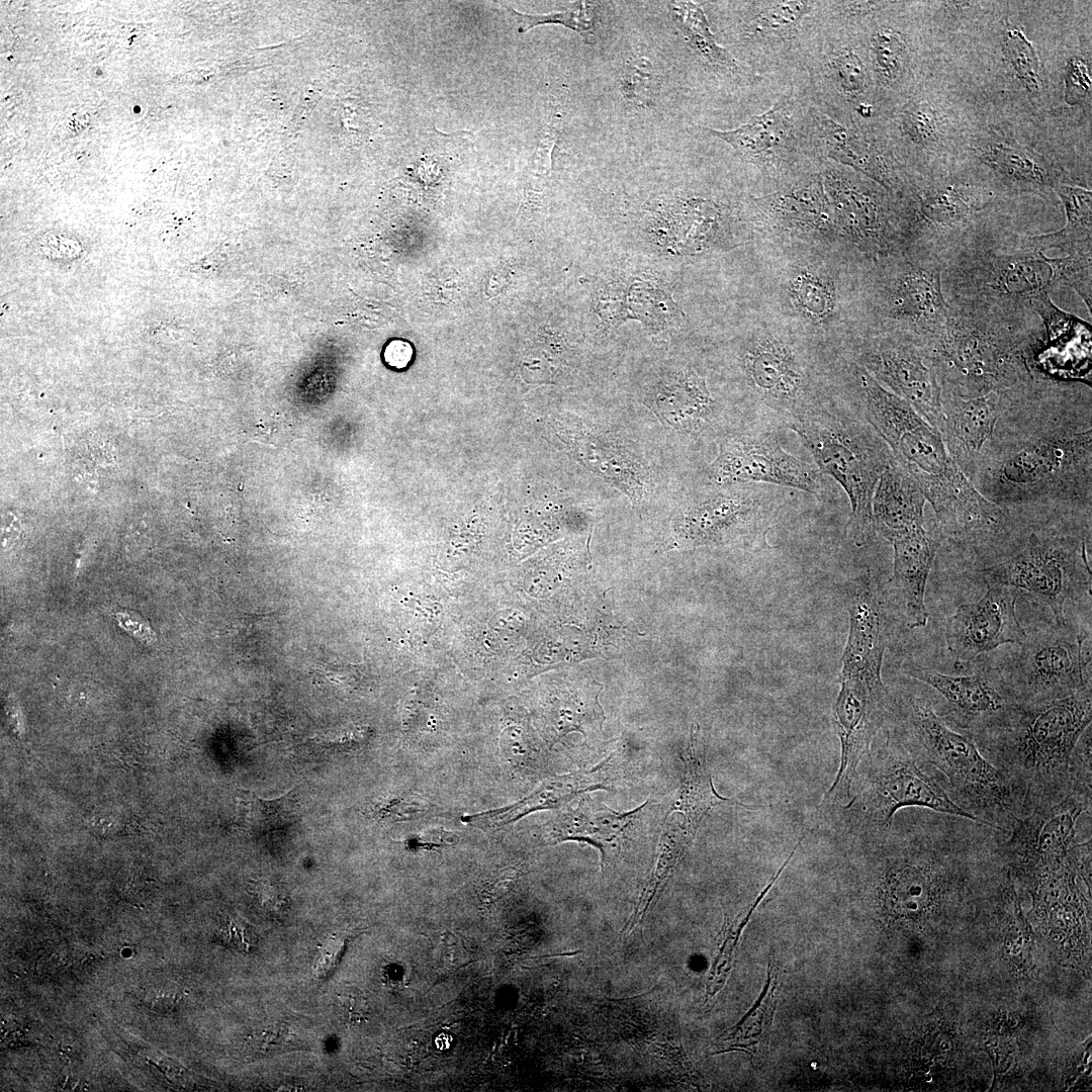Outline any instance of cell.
<instances>
[{
  "label": "cell",
  "instance_id": "4dcf8cb0",
  "mask_svg": "<svg viewBox=\"0 0 1092 1092\" xmlns=\"http://www.w3.org/2000/svg\"><path fill=\"white\" fill-rule=\"evenodd\" d=\"M788 117L787 101L784 100L736 128L706 129L729 144L740 156L757 158L780 144L787 131Z\"/></svg>",
  "mask_w": 1092,
  "mask_h": 1092
},
{
  "label": "cell",
  "instance_id": "60d3db41",
  "mask_svg": "<svg viewBox=\"0 0 1092 1092\" xmlns=\"http://www.w3.org/2000/svg\"><path fill=\"white\" fill-rule=\"evenodd\" d=\"M763 5L747 26L752 36H764L794 28L812 9L808 1H772Z\"/></svg>",
  "mask_w": 1092,
  "mask_h": 1092
},
{
  "label": "cell",
  "instance_id": "ac0fdd59",
  "mask_svg": "<svg viewBox=\"0 0 1092 1092\" xmlns=\"http://www.w3.org/2000/svg\"><path fill=\"white\" fill-rule=\"evenodd\" d=\"M566 443L581 465L624 493L634 507L649 502L651 472L631 442L604 426L589 423L568 433Z\"/></svg>",
  "mask_w": 1092,
  "mask_h": 1092
},
{
  "label": "cell",
  "instance_id": "816d5d0a",
  "mask_svg": "<svg viewBox=\"0 0 1092 1092\" xmlns=\"http://www.w3.org/2000/svg\"><path fill=\"white\" fill-rule=\"evenodd\" d=\"M408 350H411V348L408 346H404V345L402 346V344H401V346H398L397 343L395 345L391 344L388 347V349L386 350V360L388 361L389 364H391L393 366L403 367V366H405L407 364L411 356L410 355H400V353H403V352L408 351Z\"/></svg>",
  "mask_w": 1092,
  "mask_h": 1092
},
{
  "label": "cell",
  "instance_id": "9c48e42d",
  "mask_svg": "<svg viewBox=\"0 0 1092 1092\" xmlns=\"http://www.w3.org/2000/svg\"><path fill=\"white\" fill-rule=\"evenodd\" d=\"M934 769L899 726L882 728L856 764L846 795L845 809L861 834L890 829L896 813L909 807L981 822L949 797Z\"/></svg>",
  "mask_w": 1092,
  "mask_h": 1092
},
{
  "label": "cell",
  "instance_id": "74e56055",
  "mask_svg": "<svg viewBox=\"0 0 1092 1092\" xmlns=\"http://www.w3.org/2000/svg\"><path fill=\"white\" fill-rule=\"evenodd\" d=\"M795 307L812 321H826L835 305L834 286L829 278L810 269L799 270L790 283Z\"/></svg>",
  "mask_w": 1092,
  "mask_h": 1092
},
{
  "label": "cell",
  "instance_id": "2e32d148",
  "mask_svg": "<svg viewBox=\"0 0 1092 1092\" xmlns=\"http://www.w3.org/2000/svg\"><path fill=\"white\" fill-rule=\"evenodd\" d=\"M1091 790L1074 788L1059 802L1021 817L1002 841V858L1030 875L1045 877L1067 860L1077 842L1079 819L1091 815Z\"/></svg>",
  "mask_w": 1092,
  "mask_h": 1092
},
{
  "label": "cell",
  "instance_id": "7dc6e473",
  "mask_svg": "<svg viewBox=\"0 0 1092 1092\" xmlns=\"http://www.w3.org/2000/svg\"><path fill=\"white\" fill-rule=\"evenodd\" d=\"M1091 89V77L1086 63L1080 58L1069 61L1066 74V101L1070 104L1080 102Z\"/></svg>",
  "mask_w": 1092,
  "mask_h": 1092
},
{
  "label": "cell",
  "instance_id": "603a6c76",
  "mask_svg": "<svg viewBox=\"0 0 1092 1092\" xmlns=\"http://www.w3.org/2000/svg\"><path fill=\"white\" fill-rule=\"evenodd\" d=\"M894 549L891 582L899 590L910 628L925 627L928 612L924 597L927 578L939 548V541L918 526L890 542Z\"/></svg>",
  "mask_w": 1092,
  "mask_h": 1092
},
{
  "label": "cell",
  "instance_id": "f1b7e54d",
  "mask_svg": "<svg viewBox=\"0 0 1092 1092\" xmlns=\"http://www.w3.org/2000/svg\"><path fill=\"white\" fill-rule=\"evenodd\" d=\"M781 970L769 961L767 980L759 997L727 1037L729 1051H742L754 1060L764 1057L770 1037L775 1011L781 993Z\"/></svg>",
  "mask_w": 1092,
  "mask_h": 1092
},
{
  "label": "cell",
  "instance_id": "d4e9b609",
  "mask_svg": "<svg viewBox=\"0 0 1092 1092\" xmlns=\"http://www.w3.org/2000/svg\"><path fill=\"white\" fill-rule=\"evenodd\" d=\"M925 503L920 488L893 459L874 492L872 511L875 531L891 542L923 526Z\"/></svg>",
  "mask_w": 1092,
  "mask_h": 1092
},
{
  "label": "cell",
  "instance_id": "5bb4252c",
  "mask_svg": "<svg viewBox=\"0 0 1092 1092\" xmlns=\"http://www.w3.org/2000/svg\"><path fill=\"white\" fill-rule=\"evenodd\" d=\"M856 365L882 386L906 400L941 436V385L926 348L903 333H881L856 350Z\"/></svg>",
  "mask_w": 1092,
  "mask_h": 1092
},
{
  "label": "cell",
  "instance_id": "83f0119b",
  "mask_svg": "<svg viewBox=\"0 0 1092 1092\" xmlns=\"http://www.w3.org/2000/svg\"><path fill=\"white\" fill-rule=\"evenodd\" d=\"M1056 191L1064 203L1067 221L1055 233L1032 236L1045 251L1065 255H1092V193L1085 188L1059 183Z\"/></svg>",
  "mask_w": 1092,
  "mask_h": 1092
},
{
  "label": "cell",
  "instance_id": "7a4b0ae2",
  "mask_svg": "<svg viewBox=\"0 0 1092 1092\" xmlns=\"http://www.w3.org/2000/svg\"><path fill=\"white\" fill-rule=\"evenodd\" d=\"M852 387L867 421L930 504L941 539L953 547L972 546L1000 530L1006 512L978 492L950 457L938 431L856 364Z\"/></svg>",
  "mask_w": 1092,
  "mask_h": 1092
},
{
  "label": "cell",
  "instance_id": "44dd1931",
  "mask_svg": "<svg viewBox=\"0 0 1092 1092\" xmlns=\"http://www.w3.org/2000/svg\"><path fill=\"white\" fill-rule=\"evenodd\" d=\"M1009 390L962 397L941 389L942 438L950 457L968 479L993 435Z\"/></svg>",
  "mask_w": 1092,
  "mask_h": 1092
},
{
  "label": "cell",
  "instance_id": "d590c367",
  "mask_svg": "<svg viewBox=\"0 0 1092 1092\" xmlns=\"http://www.w3.org/2000/svg\"><path fill=\"white\" fill-rule=\"evenodd\" d=\"M800 845L801 841H798L796 846H794V848L791 850L789 856L786 858L785 862L781 866L779 871L767 883L766 887L747 906V908L741 911L732 922L727 923V921H725L722 929V944L718 950V953L712 965V969L707 980V991L710 997L715 996L725 985L732 967L734 951L744 927L749 921L757 905L765 897L775 882L781 876L784 869L788 866Z\"/></svg>",
  "mask_w": 1092,
  "mask_h": 1092
},
{
  "label": "cell",
  "instance_id": "f546056e",
  "mask_svg": "<svg viewBox=\"0 0 1092 1092\" xmlns=\"http://www.w3.org/2000/svg\"><path fill=\"white\" fill-rule=\"evenodd\" d=\"M821 129L830 158L868 175L888 190L898 186L896 176L875 150L852 130L829 118L822 119Z\"/></svg>",
  "mask_w": 1092,
  "mask_h": 1092
},
{
  "label": "cell",
  "instance_id": "c3c4849f",
  "mask_svg": "<svg viewBox=\"0 0 1092 1092\" xmlns=\"http://www.w3.org/2000/svg\"><path fill=\"white\" fill-rule=\"evenodd\" d=\"M254 895L260 906L269 913L279 914L287 907L288 897L284 890L270 882H257Z\"/></svg>",
  "mask_w": 1092,
  "mask_h": 1092
},
{
  "label": "cell",
  "instance_id": "7402d4cb",
  "mask_svg": "<svg viewBox=\"0 0 1092 1092\" xmlns=\"http://www.w3.org/2000/svg\"><path fill=\"white\" fill-rule=\"evenodd\" d=\"M925 682L943 697L956 723L971 735L1010 703L982 674L948 675L928 666H913L906 671Z\"/></svg>",
  "mask_w": 1092,
  "mask_h": 1092
},
{
  "label": "cell",
  "instance_id": "1f68e13d",
  "mask_svg": "<svg viewBox=\"0 0 1092 1092\" xmlns=\"http://www.w3.org/2000/svg\"><path fill=\"white\" fill-rule=\"evenodd\" d=\"M297 811L296 796L291 791L275 799H262L242 789L238 791L237 822L249 834L281 831L295 822Z\"/></svg>",
  "mask_w": 1092,
  "mask_h": 1092
},
{
  "label": "cell",
  "instance_id": "ee69618b",
  "mask_svg": "<svg viewBox=\"0 0 1092 1092\" xmlns=\"http://www.w3.org/2000/svg\"><path fill=\"white\" fill-rule=\"evenodd\" d=\"M831 67L842 91L853 97L866 88L867 74L859 57L852 51H843L831 60Z\"/></svg>",
  "mask_w": 1092,
  "mask_h": 1092
},
{
  "label": "cell",
  "instance_id": "52a82bcc",
  "mask_svg": "<svg viewBox=\"0 0 1092 1092\" xmlns=\"http://www.w3.org/2000/svg\"><path fill=\"white\" fill-rule=\"evenodd\" d=\"M893 715L923 758L942 775L949 797L982 823L1008 834L1023 816L1020 800L973 736L949 728L932 701L915 694L893 700Z\"/></svg>",
  "mask_w": 1092,
  "mask_h": 1092
},
{
  "label": "cell",
  "instance_id": "ab89813d",
  "mask_svg": "<svg viewBox=\"0 0 1092 1092\" xmlns=\"http://www.w3.org/2000/svg\"><path fill=\"white\" fill-rule=\"evenodd\" d=\"M619 83L624 100L631 107L647 109L655 105L661 81L648 59H629L622 70Z\"/></svg>",
  "mask_w": 1092,
  "mask_h": 1092
},
{
  "label": "cell",
  "instance_id": "277c9868",
  "mask_svg": "<svg viewBox=\"0 0 1092 1092\" xmlns=\"http://www.w3.org/2000/svg\"><path fill=\"white\" fill-rule=\"evenodd\" d=\"M1091 721L1088 686L1057 700L1010 702L972 736L983 755L1008 777L1025 816L1072 791L1073 753Z\"/></svg>",
  "mask_w": 1092,
  "mask_h": 1092
},
{
  "label": "cell",
  "instance_id": "7c38bea8",
  "mask_svg": "<svg viewBox=\"0 0 1092 1092\" xmlns=\"http://www.w3.org/2000/svg\"><path fill=\"white\" fill-rule=\"evenodd\" d=\"M745 382L758 405L755 424L788 429L799 418L829 401L818 387L806 357L791 343L760 336L740 359Z\"/></svg>",
  "mask_w": 1092,
  "mask_h": 1092
},
{
  "label": "cell",
  "instance_id": "30bf717a",
  "mask_svg": "<svg viewBox=\"0 0 1092 1092\" xmlns=\"http://www.w3.org/2000/svg\"><path fill=\"white\" fill-rule=\"evenodd\" d=\"M877 262L867 296L874 326L883 329L882 333L910 335L927 349L943 331L948 316L941 283L946 262L911 248Z\"/></svg>",
  "mask_w": 1092,
  "mask_h": 1092
},
{
  "label": "cell",
  "instance_id": "7bdbcfd3",
  "mask_svg": "<svg viewBox=\"0 0 1092 1092\" xmlns=\"http://www.w3.org/2000/svg\"><path fill=\"white\" fill-rule=\"evenodd\" d=\"M1005 49L1017 75L1030 89H1037L1039 84L1038 59L1032 44L1026 39L1021 30L1013 28L1007 31Z\"/></svg>",
  "mask_w": 1092,
  "mask_h": 1092
},
{
  "label": "cell",
  "instance_id": "9a60e30c",
  "mask_svg": "<svg viewBox=\"0 0 1092 1092\" xmlns=\"http://www.w3.org/2000/svg\"><path fill=\"white\" fill-rule=\"evenodd\" d=\"M1087 634L1062 626L1026 636L1008 701L1031 704L1070 696L1086 687L1083 644Z\"/></svg>",
  "mask_w": 1092,
  "mask_h": 1092
},
{
  "label": "cell",
  "instance_id": "484cf974",
  "mask_svg": "<svg viewBox=\"0 0 1092 1092\" xmlns=\"http://www.w3.org/2000/svg\"><path fill=\"white\" fill-rule=\"evenodd\" d=\"M684 774L677 795L669 809L681 815L688 830L695 837L708 813L719 806H741L755 809L739 801L720 796L713 785L707 765L705 746L698 724L691 727L689 743L682 757Z\"/></svg>",
  "mask_w": 1092,
  "mask_h": 1092
},
{
  "label": "cell",
  "instance_id": "8d00e7d4",
  "mask_svg": "<svg viewBox=\"0 0 1092 1092\" xmlns=\"http://www.w3.org/2000/svg\"><path fill=\"white\" fill-rule=\"evenodd\" d=\"M994 157L995 159H990V164L1015 188L1041 193L1049 187L1058 185L1051 169L1038 159H1032L1030 154L1015 149L998 148Z\"/></svg>",
  "mask_w": 1092,
  "mask_h": 1092
},
{
  "label": "cell",
  "instance_id": "cb8c5ba5",
  "mask_svg": "<svg viewBox=\"0 0 1092 1092\" xmlns=\"http://www.w3.org/2000/svg\"><path fill=\"white\" fill-rule=\"evenodd\" d=\"M645 805L617 812L584 796L575 810L560 818L551 836L555 841L576 840L594 845L600 850L604 871L611 850L623 844Z\"/></svg>",
  "mask_w": 1092,
  "mask_h": 1092
},
{
  "label": "cell",
  "instance_id": "8992f818",
  "mask_svg": "<svg viewBox=\"0 0 1092 1092\" xmlns=\"http://www.w3.org/2000/svg\"><path fill=\"white\" fill-rule=\"evenodd\" d=\"M1091 516L1007 513L1003 528L984 546L998 560L977 570L986 585L1030 593L1050 608L1056 625L1067 620L1064 606L1091 589L1087 536Z\"/></svg>",
  "mask_w": 1092,
  "mask_h": 1092
},
{
  "label": "cell",
  "instance_id": "f5cc1de1",
  "mask_svg": "<svg viewBox=\"0 0 1092 1092\" xmlns=\"http://www.w3.org/2000/svg\"><path fill=\"white\" fill-rule=\"evenodd\" d=\"M857 111L862 116H870L872 113V106L867 103H860L857 107Z\"/></svg>",
  "mask_w": 1092,
  "mask_h": 1092
},
{
  "label": "cell",
  "instance_id": "d6986e66",
  "mask_svg": "<svg viewBox=\"0 0 1092 1092\" xmlns=\"http://www.w3.org/2000/svg\"><path fill=\"white\" fill-rule=\"evenodd\" d=\"M643 403L665 429L691 438L708 434L721 420L706 378L691 367L661 373L645 387Z\"/></svg>",
  "mask_w": 1092,
  "mask_h": 1092
},
{
  "label": "cell",
  "instance_id": "d6a6232c",
  "mask_svg": "<svg viewBox=\"0 0 1092 1092\" xmlns=\"http://www.w3.org/2000/svg\"><path fill=\"white\" fill-rule=\"evenodd\" d=\"M820 183L792 189L775 200L776 211L794 230L826 233L833 230L835 218Z\"/></svg>",
  "mask_w": 1092,
  "mask_h": 1092
},
{
  "label": "cell",
  "instance_id": "f907efd6",
  "mask_svg": "<svg viewBox=\"0 0 1092 1092\" xmlns=\"http://www.w3.org/2000/svg\"><path fill=\"white\" fill-rule=\"evenodd\" d=\"M226 927L225 935L233 946L248 951L254 944V932L249 924L241 918H232Z\"/></svg>",
  "mask_w": 1092,
  "mask_h": 1092
},
{
  "label": "cell",
  "instance_id": "ffe728a7",
  "mask_svg": "<svg viewBox=\"0 0 1092 1092\" xmlns=\"http://www.w3.org/2000/svg\"><path fill=\"white\" fill-rule=\"evenodd\" d=\"M825 185L838 222L867 259L878 261L901 250L899 232L890 222L880 195L833 176L826 178Z\"/></svg>",
  "mask_w": 1092,
  "mask_h": 1092
},
{
  "label": "cell",
  "instance_id": "bcb514c9",
  "mask_svg": "<svg viewBox=\"0 0 1092 1092\" xmlns=\"http://www.w3.org/2000/svg\"><path fill=\"white\" fill-rule=\"evenodd\" d=\"M555 124L556 122L551 120L544 127L532 156L531 175L535 179L542 180L548 175L552 152L558 139V129Z\"/></svg>",
  "mask_w": 1092,
  "mask_h": 1092
},
{
  "label": "cell",
  "instance_id": "4316f807",
  "mask_svg": "<svg viewBox=\"0 0 1092 1092\" xmlns=\"http://www.w3.org/2000/svg\"><path fill=\"white\" fill-rule=\"evenodd\" d=\"M613 756L603 760L595 767L574 774L547 780L531 795L510 807L495 812L478 814L485 820H492L499 825L515 821L531 812L559 807L577 795L595 790L609 789L616 777V763Z\"/></svg>",
  "mask_w": 1092,
  "mask_h": 1092
},
{
  "label": "cell",
  "instance_id": "8fae6325",
  "mask_svg": "<svg viewBox=\"0 0 1092 1092\" xmlns=\"http://www.w3.org/2000/svg\"><path fill=\"white\" fill-rule=\"evenodd\" d=\"M711 486L676 515L673 534L680 547L722 545L762 537L788 500L784 487L769 484Z\"/></svg>",
  "mask_w": 1092,
  "mask_h": 1092
},
{
  "label": "cell",
  "instance_id": "f35d334b",
  "mask_svg": "<svg viewBox=\"0 0 1092 1092\" xmlns=\"http://www.w3.org/2000/svg\"><path fill=\"white\" fill-rule=\"evenodd\" d=\"M510 10L518 23L519 32H527L538 25L555 23L574 30L587 44H595L596 42V2L578 1L565 11L542 15L523 14L513 8H510Z\"/></svg>",
  "mask_w": 1092,
  "mask_h": 1092
},
{
  "label": "cell",
  "instance_id": "836d02e7",
  "mask_svg": "<svg viewBox=\"0 0 1092 1092\" xmlns=\"http://www.w3.org/2000/svg\"><path fill=\"white\" fill-rule=\"evenodd\" d=\"M603 686L589 679L582 689L568 695L551 711V723L557 735L579 731L586 738L602 733L605 715L599 703Z\"/></svg>",
  "mask_w": 1092,
  "mask_h": 1092
},
{
  "label": "cell",
  "instance_id": "681fc988",
  "mask_svg": "<svg viewBox=\"0 0 1092 1092\" xmlns=\"http://www.w3.org/2000/svg\"><path fill=\"white\" fill-rule=\"evenodd\" d=\"M118 624L133 637L151 644L156 640L152 628L138 615L128 612H119L114 615Z\"/></svg>",
  "mask_w": 1092,
  "mask_h": 1092
},
{
  "label": "cell",
  "instance_id": "f6af8a7d",
  "mask_svg": "<svg viewBox=\"0 0 1092 1092\" xmlns=\"http://www.w3.org/2000/svg\"><path fill=\"white\" fill-rule=\"evenodd\" d=\"M904 127L909 135L918 143L932 140L935 133V115L926 104H916L906 110Z\"/></svg>",
  "mask_w": 1092,
  "mask_h": 1092
},
{
  "label": "cell",
  "instance_id": "5b68a950",
  "mask_svg": "<svg viewBox=\"0 0 1092 1092\" xmlns=\"http://www.w3.org/2000/svg\"><path fill=\"white\" fill-rule=\"evenodd\" d=\"M1032 236L974 228L946 262V299L1009 310H1033L1060 286L1073 288L1091 310L1092 255L1049 256Z\"/></svg>",
  "mask_w": 1092,
  "mask_h": 1092
},
{
  "label": "cell",
  "instance_id": "e0dca14e",
  "mask_svg": "<svg viewBox=\"0 0 1092 1092\" xmlns=\"http://www.w3.org/2000/svg\"><path fill=\"white\" fill-rule=\"evenodd\" d=\"M1017 589L987 585L977 602L958 607L948 618L945 638L957 662H969L1002 644H1022L1027 634L1015 612Z\"/></svg>",
  "mask_w": 1092,
  "mask_h": 1092
},
{
  "label": "cell",
  "instance_id": "e575fe53",
  "mask_svg": "<svg viewBox=\"0 0 1092 1092\" xmlns=\"http://www.w3.org/2000/svg\"><path fill=\"white\" fill-rule=\"evenodd\" d=\"M668 7L678 30L705 61L731 71L739 69L736 60L716 41L706 15L699 5L689 1H672L669 2Z\"/></svg>",
  "mask_w": 1092,
  "mask_h": 1092
},
{
  "label": "cell",
  "instance_id": "4fadbf2b",
  "mask_svg": "<svg viewBox=\"0 0 1092 1092\" xmlns=\"http://www.w3.org/2000/svg\"><path fill=\"white\" fill-rule=\"evenodd\" d=\"M778 431L755 424L719 438L716 456L706 470L709 483H761L805 491L819 500L830 497L825 475L815 464L786 451Z\"/></svg>",
  "mask_w": 1092,
  "mask_h": 1092
},
{
  "label": "cell",
  "instance_id": "6da1fadb",
  "mask_svg": "<svg viewBox=\"0 0 1092 1092\" xmlns=\"http://www.w3.org/2000/svg\"><path fill=\"white\" fill-rule=\"evenodd\" d=\"M969 480L1004 512L1091 515V384L1042 377L1011 388Z\"/></svg>",
  "mask_w": 1092,
  "mask_h": 1092
},
{
  "label": "cell",
  "instance_id": "ba28073f",
  "mask_svg": "<svg viewBox=\"0 0 1092 1092\" xmlns=\"http://www.w3.org/2000/svg\"><path fill=\"white\" fill-rule=\"evenodd\" d=\"M811 453L815 465L844 489L850 503L847 533L867 545L875 536L872 502L893 455L854 401L840 407L830 400L788 427Z\"/></svg>",
  "mask_w": 1092,
  "mask_h": 1092
},
{
  "label": "cell",
  "instance_id": "b9f144b4",
  "mask_svg": "<svg viewBox=\"0 0 1092 1092\" xmlns=\"http://www.w3.org/2000/svg\"><path fill=\"white\" fill-rule=\"evenodd\" d=\"M876 67L887 81L895 80L901 73L906 48L901 36L892 29L878 31L872 39Z\"/></svg>",
  "mask_w": 1092,
  "mask_h": 1092
},
{
  "label": "cell",
  "instance_id": "3957f363",
  "mask_svg": "<svg viewBox=\"0 0 1092 1092\" xmlns=\"http://www.w3.org/2000/svg\"><path fill=\"white\" fill-rule=\"evenodd\" d=\"M946 300L944 329L927 348L941 389L976 397L1045 377V330L1034 310Z\"/></svg>",
  "mask_w": 1092,
  "mask_h": 1092
}]
</instances>
